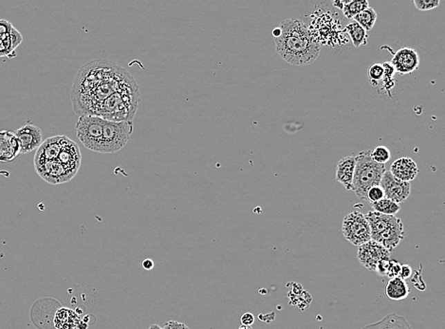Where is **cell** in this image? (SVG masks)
Masks as SVG:
<instances>
[{
  "label": "cell",
  "mask_w": 445,
  "mask_h": 329,
  "mask_svg": "<svg viewBox=\"0 0 445 329\" xmlns=\"http://www.w3.org/2000/svg\"><path fill=\"white\" fill-rule=\"evenodd\" d=\"M281 35L274 39L276 53L282 59L294 66L314 63L320 55V44L312 37L311 30L299 19L283 20Z\"/></svg>",
  "instance_id": "obj_1"
},
{
  "label": "cell",
  "mask_w": 445,
  "mask_h": 329,
  "mask_svg": "<svg viewBox=\"0 0 445 329\" xmlns=\"http://www.w3.org/2000/svg\"><path fill=\"white\" fill-rule=\"evenodd\" d=\"M365 216L370 224L371 241L377 242L388 252H392L403 241L404 229L400 218L375 211L368 212Z\"/></svg>",
  "instance_id": "obj_2"
},
{
  "label": "cell",
  "mask_w": 445,
  "mask_h": 329,
  "mask_svg": "<svg viewBox=\"0 0 445 329\" xmlns=\"http://www.w3.org/2000/svg\"><path fill=\"white\" fill-rule=\"evenodd\" d=\"M370 152L366 150L355 156L352 191L363 200H367L368 191L371 187L380 185L381 177L386 171L385 164H379L371 159Z\"/></svg>",
  "instance_id": "obj_3"
},
{
  "label": "cell",
  "mask_w": 445,
  "mask_h": 329,
  "mask_svg": "<svg viewBox=\"0 0 445 329\" xmlns=\"http://www.w3.org/2000/svg\"><path fill=\"white\" fill-rule=\"evenodd\" d=\"M133 131L131 121L113 122L104 120L100 153H115L126 147Z\"/></svg>",
  "instance_id": "obj_4"
},
{
  "label": "cell",
  "mask_w": 445,
  "mask_h": 329,
  "mask_svg": "<svg viewBox=\"0 0 445 329\" xmlns=\"http://www.w3.org/2000/svg\"><path fill=\"white\" fill-rule=\"evenodd\" d=\"M103 122L101 117L94 115H82L76 122L78 139L84 147L91 151L100 153L103 138Z\"/></svg>",
  "instance_id": "obj_5"
},
{
  "label": "cell",
  "mask_w": 445,
  "mask_h": 329,
  "mask_svg": "<svg viewBox=\"0 0 445 329\" xmlns=\"http://www.w3.org/2000/svg\"><path fill=\"white\" fill-rule=\"evenodd\" d=\"M342 233L345 241L355 246L368 243L371 241L370 224L360 212H352L343 219Z\"/></svg>",
  "instance_id": "obj_6"
},
{
  "label": "cell",
  "mask_w": 445,
  "mask_h": 329,
  "mask_svg": "<svg viewBox=\"0 0 445 329\" xmlns=\"http://www.w3.org/2000/svg\"><path fill=\"white\" fill-rule=\"evenodd\" d=\"M380 186L383 188L386 198L398 204L404 203L410 196V182H401L394 177L390 171L384 173Z\"/></svg>",
  "instance_id": "obj_7"
},
{
  "label": "cell",
  "mask_w": 445,
  "mask_h": 329,
  "mask_svg": "<svg viewBox=\"0 0 445 329\" xmlns=\"http://www.w3.org/2000/svg\"><path fill=\"white\" fill-rule=\"evenodd\" d=\"M357 257L362 266L371 272H375L376 266L381 260L389 259L390 252L377 242L370 241L361 245L358 249Z\"/></svg>",
  "instance_id": "obj_8"
},
{
  "label": "cell",
  "mask_w": 445,
  "mask_h": 329,
  "mask_svg": "<svg viewBox=\"0 0 445 329\" xmlns=\"http://www.w3.org/2000/svg\"><path fill=\"white\" fill-rule=\"evenodd\" d=\"M19 145V154H27L38 149L43 142L42 130L34 124H26L15 132Z\"/></svg>",
  "instance_id": "obj_9"
},
{
  "label": "cell",
  "mask_w": 445,
  "mask_h": 329,
  "mask_svg": "<svg viewBox=\"0 0 445 329\" xmlns=\"http://www.w3.org/2000/svg\"><path fill=\"white\" fill-rule=\"evenodd\" d=\"M390 63L396 73L406 75L418 70L419 56L414 48L406 47L394 53Z\"/></svg>",
  "instance_id": "obj_10"
},
{
  "label": "cell",
  "mask_w": 445,
  "mask_h": 329,
  "mask_svg": "<svg viewBox=\"0 0 445 329\" xmlns=\"http://www.w3.org/2000/svg\"><path fill=\"white\" fill-rule=\"evenodd\" d=\"M40 177L52 185H59L70 180L73 177V173L66 169L57 160L43 163L35 167Z\"/></svg>",
  "instance_id": "obj_11"
},
{
  "label": "cell",
  "mask_w": 445,
  "mask_h": 329,
  "mask_svg": "<svg viewBox=\"0 0 445 329\" xmlns=\"http://www.w3.org/2000/svg\"><path fill=\"white\" fill-rule=\"evenodd\" d=\"M57 160L73 175L76 174L79 167H80V149L75 142L70 141L66 136H64L62 147H61Z\"/></svg>",
  "instance_id": "obj_12"
},
{
  "label": "cell",
  "mask_w": 445,
  "mask_h": 329,
  "mask_svg": "<svg viewBox=\"0 0 445 329\" xmlns=\"http://www.w3.org/2000/svg\"><path fill=\"white\" fill-rule=\"evenodd\" d=\"M64 136H57L46 140L38 148L35 156V167L41 165L47 162L57 160L62 147Z\"/></svg>",
  "instance_id": "obj_13"
},
{
  "label": "cell",
  "mask_w": 445,
  "mask_h": 329,
  "mask_svg": "<svg viewBox=\"0 0 445 329\" xmlns=\"http://www.w3.org/2000/svg\"><path fill=\"white\" fill-rule=\"evenodd\" d=\"M390 173L401 182H410L418 176L419 167L411 158H401L392 163Z\"/></svg>",
  "instance_id": "obj_14"
},
{
  "label": "cell",
  "mask_w": 445,
  "mask_h": 329,
  "mask_svg": "<svg viewBox=\"0 0 445 329\" xmlns=\"http://www.w3.org/2000/svg\"><path fill=\"white\" fill-rule=\"evenodd\" d=\"M19 154V145L14 132L0 131V162H11Z\"/></svg>",
  "instance_id": "obj_15"
},
{
  "label": "cell",
  "mask_w": 445,
  "mask_h": 329,
  "mask_svg": "<svg viewBox=\"0 0 445 329\" xmlns=\"http://www.w3.org/2000/svg\"><path fill=\"white\" fill-rule=\"evenodd\" d=\"M355 163V156H348V157L341 159L337 163L335 180L344 186L348 191H352Z\"/></svg>",
  "instance_id": "obj_16"
},
{
  "label": "cell",
  "mask_w": 445,
  "mask_h": 329,
  "mask_svg": "<svg viewBox=\"0 0 445 329\" xmlns=\"http://www.w3.org/2000/svg\"><path fill=\"white\" fill-rule=\"evenodd\" d=\"M80 323V317L75 310L70 308H60L55 317V325L57 329H75Z\"/></svg>",
  "instance_id": "obj_17"
},
{
  "label": "cell",
  "mask_w": 445,
  "mask_h": 329,
  "mask_svg": "<svg viewBox=\"0 0 445 329\" xmlns=\"http://www.w3.org/2000/svg\"><path fill=\"white\" fill-rule=\"evenodd\" d=\"M386 294L390 300H404L408 298L409 294L408 285L400 277L392 278V279L389 280L388 285H386Z\"/></svg>",
  "instance_id": "obj_18"
},
{
  "label": "cell",
  "mask_w": 445,
  "mask_h": 329,
  "mask_svg": "<svg viewBox=\"0 0 445 329\" xmlns=\"http://www.w3.org/2000/svg\"><path fill=\"white\" fill-rule=\"evenodd\" d=\"M362 329H412L406 319L396 314H389L380 322L365 326Z\"/></svg>",
  "instance_id": "obj_19"
},
{
  "label": "cell",
  "mask_w": 445,
  "mask_h": 329,
  "mask_svg": "<svg viewBox=\"0 0 445 329\" xmlns=\"http://www.w3.org/2000/svg\"><path fill=\"white\" fill-rule=\"evenodd\" d=\"M345 32L350 35L354 47L360 48L361 46L368 44V32L354 20L348 23L347 27H345Z\"/></svg>",
  "instance_id": "obj_20"
},
{
  "label": "cell",
  "mask_w": 445,
  "mask_h": 329,
  "mask_svg": "<svg viewBox=\"0 0 445 329\" xmlns=\"http://www.w3.org/2000/svg\"><path fill=\"white\" fill-rule=\"evenodd\" d=\"M377 17V12H375V10L373 8L368 7L367 10L353 17V20L357 22L368 32L375 27Z\"/></svg>",
  "instance_id": "obj_21"
},
{
  "label": "cell",
  "mask_w": 445,
  "mask_h": 329,
  "mask_svg": "<svg viewBox=\"0 0 445 329\" xmlns=\"http://www.w3.org/2000/svg\"><path fill=\"white\" fill-rule=\"evenodd\" d=\"M371 207L376 213L386 216H395L401 210L400 204L394 203L386 198L377 201V203H371Z\"/></svg>",
  "instance_id": "obj_22"
},
{
  "label": "cell",
  "mask_w": 445,
  "mask_h": 329,
  "mask_svg": "<svg viewBox=\"0 0 445 329\" xmlns=\"http://www.w3.org/2000/svg\"><path fill=\"white\" fill-rule=\"evenodd\" d=\"M368 7H370V3L367 0H356V1L348 0L342 11L348 19H353V17L367 10Z\"/></svg>",
  "instance_id": "obj_23"
},
{
  "label": "cell",
  "mask_w": 445,
  "mask_h": 329,
  "mask_svg": "<svg viewBox=\"0 0 445 329\" xmlns=\"http://www.w3.org/2000/svg\"><path fill=\"white\" fill-rule=\"evenodd\" d=\"M370 157L376 163L386 165V163L389 162V160H390L391 152L388 147L381 145V147H375V149L370 152Z\"/></svg>",
  "instance_id": "obj_24"
},
{
  "label": "cell",
  "mask_w": 445,
  "mask_h": 329,
  "mask_svg": "<svg viewBox=\"0 0 445 329\" xmlns=\"http://www.w3.org/2000/svg\"><path fill=\"white\" fill-rule=\"evenodd\" d=\"M368 76L371 86H377L384 78V68L381 64H375L368 70Z\"/></svg>",
  "instance_id": "obj_25"
},
{
  "label": "cell",
  "mask_w": 445,
  "mask_h": 329,
  "mask_svg": "<svg viewBox=\"0 0 445 329\" xmlns=\"http://www.w3.org/2000/svg\"><path fill=\"white\" fill-rule=\"evenodd\" d=\"M384 68V86L386 91H390L394 86V74L396 71L394 70L393 66L390 62H384L381 64Z\"/></svg>",
  "instance_id": "obj_26"
},
{
  "label": "cell",
  "mask_w": 445,
  "mask_h": 329,
  "mask_svg": "<svg viewBox=\"0 0 445 329\" xmlns=\"http://www.w3.org/2000/svg\"><path fill=\"white\" fill-rule=\"evenodd\" d=\"M385 193H384L383 188L380 185L373 186L367 194V201L370 203H377V201L385 198Z\"/></svg>",
  "instance_id": "obj_27"
},
{
  "label": "cell",
  "mask_w": 445,
  "mask_h": 329,
  "mask_svg": "<svg viewBox=\"0 0 445 329\" xmlns=\"http://www.w3.org/2000/svg\"><path fill=\"white\" fill-rule=\"evenodd\" d=\"M413 4L419 11H430L439 7V0H414Z\"/></svg>",
  "instance_id": "obj_28"
},
{
  "label": "cell",
  "mask_w": 445,
  "mask_h": 329,
  "mask_svg": "<svg viewBox=\"0 0 445 329\" xmlns=\"http://www.w3.org/2000/svg\"><path fill=\"white\" fill-rule=\"evenodd\" d=\"M401 265L400 263L395 261V260H391L389 262V266L388 270V274L386 276L392 279V278L399 277L401 272Z\"/></svg>",
  "instance_id": "obj_29"
},
{
  "label": "cell",
  "mask_w": 445,
  "mask_h": 329,
  "mask_svg": "<svg viewBox=\"0 0 445 329\" xmlns=\"http://www.w3.org/2000/svg\"><path fill=\"white\" fill-rule=\"evenodd\" d=\"M22 35L19 34V30L12 27L11 32H10V42H11L12 52L22 42Z\"/></svg>",
  "instance_id": "obj_30"
},
{
  "label": "cell",
  "mask_w": 445,
  "mask_h": 329,
  "mask_svg": "<svg viewBox=\"0 0 445 329\" xmlns=\"http://www.w3.org/2000/svg\"><path fill=\"white\" fill-rule=\"evenodd\" d=\"M389 262H390V258L381 260V261L378 263L375 270V272H377V274L381 275V276H386V274H388Z\"/></svg>",
  "instance_id": "obj_31"
},
{
  "label": "cell",
  "mask_w": 445,
  "mask_h": 329,
  "mask_svg": "<svg viewBox=\"0 0 445 329\" xmlns=\"http://www.w3.org/2000/svg\"><path fill=\"white\" fill-rule=\"evenodd\" d=\"M12 24L7 20L0 19V38L6 37L12 30Z\"/></svg>",
  "instance_id": "obj_32"
},
{
  "label": "cell",
  "mask_w": 445,
  "mask_h": 329,
  "mask_svg": "<svg viewBox=\"0 0 445 329\" xmlns=\"http://www.w3.org/2000/svg\"><path fill=\"white\" fill-rule=\"evenodd\" d=\"M162 329H190L189 328H188L187 325H184V323L175 322V321H169V322L165 323L164 326H162Z\"/></svg>",
  "instance_id": "obj_33"
},
{
  "label": "cell",
  "mask_w": 445,
  "mask_h": 329,
  "mask_svg": "<svg viewBox=\"0 0 445 329\" xmlns=\"http://www.w3.org/2000/svg\"><path fill=\"white\" fill-rule=\"evenodd\" d=\"M254 320H256V318H254V316L252 314V313H244L240 318L241 325L249 326H253Z\"/></svg>",
  "instance_id": "obj_34"
},
{
  "label": "cell",
  "mask_w": 445,
  "mask_h": 329,
  "mask_svg": "<svg viewBox=\"0 0 445 329\" xmlns=\"http://www.w3.org/2000/svg\"><path fill=\"white\" fill-rule=\"evenodd\" d=\"M412 275V269L408 265H401V272L399 277L401 278L403 280L408 279Z\"/></svg>",
  "instance_id": "obj_35"
},
{
  "label": "cell",
  "mask_w": 445,
  "mask_h": 329,
  "mask_svg": "<svg viewBox=\"0 0 445 329\" xmlns=\"http://www.w3.org/2000/svg\"><path fill=\"white\" fill-rule=\"evenodd\" d=\"M142 267H144V270H150L153 269L155 266V263L153 260L150 258H146V259H144V261H142Z\"/></svg>",
  "instance_id": "obj_36"
},
{
  "label": "cell",
  "mask_w": 445,
  "mask_h": 329,
  "mask_svg": "<svg viewBox=\"0 0 445 329\" xmlns=\"http://www.w3.org/2000/svg\"><path fill=\"white\" fill-rule=\"evenodd\" d=\"M272 35L274 37V39L276 38H278L281 35V29L279 27L274 28L273 30H272Z\"/></svg>",
  "instance_id": "obj_37"
},
{
  "label": "cell",
  "mask_w": 445,
  "mask_h": 329,
  "mask_svg": "<svg viewBox=\"0 0 445 329\" xmlns=\"http://www.w3.org/2000/svg\"><path fill=\"white\" fill-rule=\"evenodd\" d=\"M345 2L347 1H342V0H339V1H333L332 5L335 8H338V9L343 10V8H344V5L345 4Z\"/></svg>",
  "instance_id": "obj_38"
},
{
  "label": "cell",
  "mask_w": 445,
  "mask_h": 329,
  "mask_svg": "<svg viewBox=\"0 0 445 329\" xmlns=\"http://www.w3.org/2000/svg\"><path fill=\"white\" fill-rule=\"evenodd\" d=\"M149 329H162V328H161V326H159L158 325H152V326H150Z\"/></svg>",
  "instance_id": "obj_39"
},
{
  "label": "cell",
  "mask_w": 445,
  "mask_h": 329,
  "mask_svg": "<svg viewBox=\"0 0 445 329\" xmlns=\"http://www.w3.org/2000/svg\"><path fill=\"white\" fill-rule=\"evenodd\" d=\"M238 329H253V328H252V326L241 325L240 326V328H238Z\"/></svg>",
  "instance_id": "obj_40"
}]
</instances>
